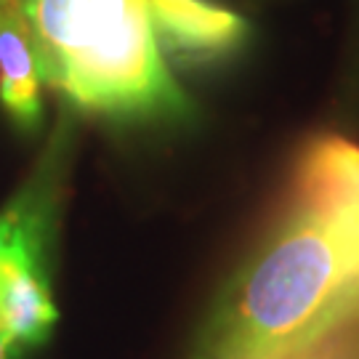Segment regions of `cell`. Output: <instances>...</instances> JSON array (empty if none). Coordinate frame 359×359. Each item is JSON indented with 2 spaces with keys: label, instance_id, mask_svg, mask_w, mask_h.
<instances>
[{
  "label": "cell",
  "instance_id": "obj_5",
  "mask_svg": "<svg viewBox=\"0 0 359 359\" xmlns=\"http://www.w3.org/2000/svg\"><path fill=\"white\" fill-rule=\"evenodd\" d=\"M280 359H359V325L344 327L338 333L327 335L320 344L298 348Z\"/></svg>",
  "mask_w": 359,
  "mask_h": 359
},
{
  "label": "cell",
  "instance_id": "obj_3",
  "mask_svg": "<svg viewBox=\"0 0 359 359\" xmlns=\"http://www.w3.org/2000/svg\"><path fill=\"white\" fill-rule=\"evenodd\" d=\"M157 40L181 56H218L240 46L243 16L208 0H147Z\"/></svg>",
  "mask_w": 359,
  "mask_h": 359
},
{
  "label": "cell",
  "instance_id": "obj_1",
  "mask_svg": "<svg viewBox=\"0 0 359 359\" xmlns=\"http://www.w3.org/2000/svg\"><path fill=\"white\" fill-rule=\"evenodd\" d=\"M359 325V144L320 136L229 285L200 359H280Z\"/></svg>",
  "mask_w": 359,
  "mask_h": 359
},
{
  "label": "cell",
  "instance_id": "obj_2",
  "mask_svg": "<svg viewBox=\"0 0 359 359\" xmlns=\"http://www.w3.org/2000/svg\"><path fill=\"white\" fill-rule=\"evenodd\" d=\"M40 83L96 115H181L147 0H22Z\"/></svg>",
  "mask_w": 359,
  "mask_h": 359
},
{
  "label": "cell",
  "instance_id": "obj_4",
  "mask_svg": "<svg viewBox=\"0 0 359 359\" xmlns=\"http://www.w3.org/2000/svg\"><path fill=\"white\" fill-rule=\"evenodd\" d=\"M0 104L19 126H38L40 75L22 0H0Z\"/></svg>",
  "mask_w": 359,
  "mask_h": 359
},
{
  "label": "cell",
  "instance_id": "obj_6",
  "mask_svg": "<svg viewBox=\"0 0 359 359\" xmlns=\"http://www.w3.org/2000/svg\"><path fill=\"white\" fill-rule=\"evenodd\" d=\"M25 348L13 341L11 335L6 333V327L0 325V359H22Z\"/></svg>",
  "mask_w": 359,
  "mask_h": 359
}]
</instances>
